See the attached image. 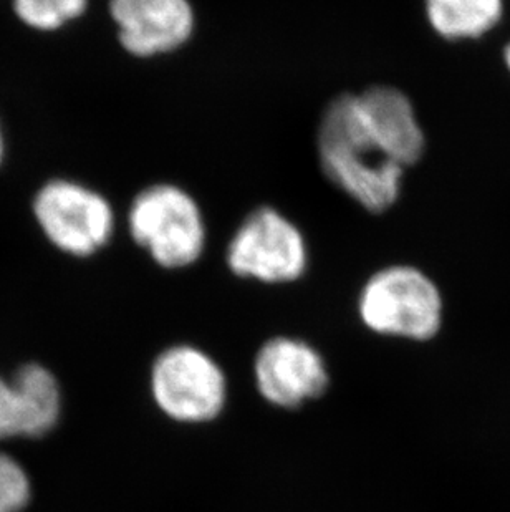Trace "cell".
<instances>
[{
    "label": "cell",
    "instance_id": "7a4b0ae2",
    "mask_svg": "<svg viewBox=\"0 0 510 512\" xmlns=\"http://www.w3.org/2000/svg\"><path fill=\"white\" fill-rule=\"evenodd\" d=\"M128 231L164 269L193 266L206 249L203 211L176 184H153L136 194L128 209Z\"/></svg>",
    "mask_w": 510,
    "mask_h": 512
},
{
    "label": "cell",
    "instance_id": "52a82bcc",
    "mask_svg": "<svg viewBox=\"0 0 510 512\" xmlns=\"http://www.w3.org/2000/svg\"><path fill=\"white\" fill-rule=\"evenodd\" d=\"M254 377L260 397L285 410L322 397L330 383L322 355L310 343L292 337H275L260 347Z\"/></svg>",
    "mask_w": 510,
    "mask_h": 512
},
{
    "label": "cell",
    "instance_id": "4fadbf2b",
    "mask_svg": "<svg viewBox=\"0 0 510 512\" xmlns=\"http://www.w3.org/2000/svg\"><path fill=\"white\" fill-rule=\"evenodd\" d=\"M30 483L15 459L0 455V512H19L29 504Z\"/></svg>",
    "mask_w": 510,
    "mask_h": 512
},
{
    "label": "cell",
    "instance_id": "9c48e42d",
    "mask_svg": "<svg viewBox=\"0 0 510 512\" xmlns=\"http://www.w3.org/2000/svg\"><path fill=\"white\" fill-rule=\"evenodd\" d=\"M60 390L47 368L30 363L12 382L0 378V440L44 436L57 425Z\"/></svg>",
    "mask_w": 510,
    "mask_h": 512
},
{
    "label": "cell",
    "instance_id": "6da1fadb",
    "mask_svg": "<svg viewBox=\"0 0 510 512\" xmlns=\"http://www.w3.org/2000/svg\"><path fill=\"white\" fill-rule=\"evenodd\" d=\"M323 173L370 213L398 201L405 168L386 155L361 115L358 95H340L323 112L317 136Z\"/></svg>",
    "mask_w": 510,
    "mask_h": 512
},
{
    "label": "cell",
    "instance_id": "8fae6325",
    "mask_svg": "<svg viewBox=\"0 0 510 512\" xmlns=\"http://www.w3.org/2000/svg\"><path fill=\"white\" fill-rule=\"evenodd\" d=\"M426 12L444 39H477L501 20L502 0H426Z\"/></svg>",
    "mask_w": 510,
    "mask_h": 512
},
{
    "label": "cell",
    "instance_id": "5bb4252c",
    "mask_svg": "<svg viewBox=\"0 0 510 512\" xmlns=\"http://www.w3.org/2000/svg\"><path fill=\"white\" fill-rule=\"evenodd\" d=\"M5 158V136L4 130H2V125H0V166L4 163Z\"/></svg>",
    "mask_w": 510,
    "mask_h": 512
},
{
    "label": "cell",
    "instance_id": "8992f818",
    "mask_svg": "<svg viewBox=\"0 0 510 512\" xmlns=\"http://www.w3.org/2000/svg\"><path fill=\"white\" fill-rule=\"evenodd\" d=\"M227 266L237 277L262 284L299 281L308 267L307 241L277 209H255L227 246Z\"/></svg>",
    "mask_w": 510,
    "mask_h": 512
},
{
    "label": "cell",
    "instance_id": "ba28073f",
    "mask_svg": "<svg viewBox=\"0 0 510 512\" xmlns=\"http://www.w3.org/2000/svg\"><path fill=\"white\" fill-rule=\"evenodd\" d=\"M111 20L121 47L138 58L181 49L196 27L189 0H110Z\"/></svg>",
    "mask_w": 510,
    "mask_h": 512
},
{
    "label": "cell",
    "instance_id": "7c38bea8",
    "mask_svg": "<svg viewBox=\"0 0 510 512\" xmlns=\"http://www.w3.org/2000/svg\"><path fill=\"white\" fill-rule=\"evenodd\" d=\"M12 12L27 29L49 34L80 19L90 0H10Z\"/></svg>",
    "mask_w": 510,
    "mask_h": 512
},
{
    "label": "cell",
    "instance_id": "9a60e30c",
    "mask_svg": "<svg viewBox=\"0 0 510 512\" xmlns=\"http://www.w3.org/2000/svg\"><path fill=\"white\" fill-rule=\"evenodd\" d=\"M506 62H507V65H509V70H510V45L506 49Z\"/></svg>",
    "mask_w": 510,
    "mask_h": 512
},
{
    "label": "cell",
    "instance_id": "3957f363",
    "mask_svg": "<svg viewBox=\"0 0 510 512\" xmlns=\"http://www.w3.org/2000/svg\"><path fill=\"white\" fill-rule=\"evenodd\" d=\"M358 314L375 334L424 342L441 329L443 299L434 282L418 269L386 267L363 285Z\"/></svg>",
    "mask_w": 510,
    "mask_h": 512
},
{
    "label": "cell",
    "instance_id": "277c9868",
    "mask_svg": "<svg viewBox=\"0 0 510 512\" xmlns=\"http://www.w3.org/2000/svg\"><path fill=\"white\" fill-rule=\"evenodd\" d=\"M32 214L55 249L78 259L95 256L115 234V211L110 201L73 179L45 181L32 199Z\"/></svg>",
    "mask_w": 510,
    "mask_h": 512
},
{
    "label": "cell",
    "instance_id": "30bf717a",
    "mask_svg": "<svg viewBox=\"0 0 510 512\" xmlns=\"http://www.w3.org/2000/svg\"><path fill=\"white\" fill-rule=\"evenodd\" d=\"M358 103L368 130L391 160L406 168L423 156L426 140L405 93L378 85L361 92Z\"/></svg>",
    "mask_w": 510,
    "mask_h": 512
},
{
    "label": "cell",
    "instance_id": "5b68a950",
    "mask_svg": "<svg viewBox=\"0 0 510 512\" xmlns=\"http://www.w3.org/2000/svg\"><path fill=\"white\" fill-rule=\"evenodd\" d=\"M151 395L171 420L207 423L216 420L226 408V375L201 348L174 345L154 360Z\"/></svg>",
    "mask_w": 510,
    "mask_h": 512
}]
</instances>
